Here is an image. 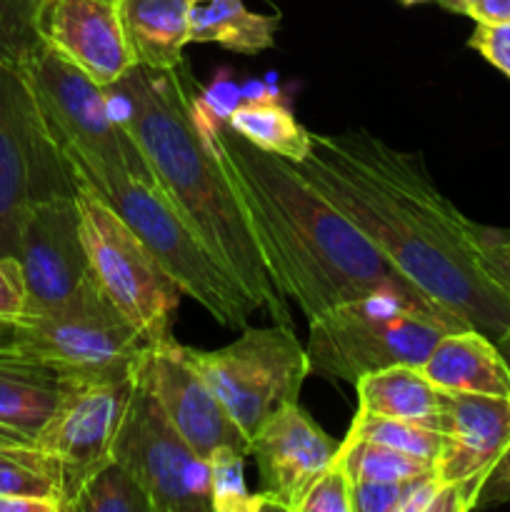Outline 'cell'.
I'll list each match as a JSON object with an SVG mask.
<instances>
[{"mask_svg": "<svg viewBox=\"0 0 510 512\" xmlns=\"http://www.w3.org/2000/svg\"><path fill=\"white\" fill-rule=\"evenodd\" d=\"M0 443H30V440L23 438V435L13 433V430L0 428Z\"/></svg>", "mask_w": 510, "mask_h": 512, "instance_id": "cell-37", "label": "cell"}, {"mask_svg": "<svg viewBox=\"0 0 510 512\" xmlns=\"http://www.w3.org/2000/svg\"><path fill=\"white\" fill-rule=\"evenodd\" d=\"M40 43L108 88L135 65L125 43L118 0H43L38 10Z\"/></svg>", "mask_w": 510, "mask_h": 512, "instance_id": "cell-17", "label": "cell"}, {"mask_svg": "<svg viewBox=\"0 0 510 512\" xmlns=\"http://www.w3.org/2000/svg\"><path fill=\"white\" fill-rule=\"evenodd\" d=\"M340 443L298 403L280 408L250 440L268 508L298 512L315 480L335 463Z\"/></svg>", "mask_w": 510, "mask_h": 512, "instance_id": "cell-16", "label": "cell"}, {"mask_svg": "<svg viewBox=\"0 0 510 512\" xmlns=\"http://www.w3.org/2000/svg\"><path fill=\"white\" fill-rule=\"evenodd\" d=\"M195 108L200 128L253 225L275 285L298 305L305 320L368 295H398L420 305H438L415 288L298 165L235 135L225 120L208 113L200 98Z\"/></svg>", "mask_w": 510, "mask_h": 512, "instance_id": "cell-2", "label": "cell"}, {"mask_svg": "<svg viewBox=\"0 0 510 512\" xmlns=\"http://www.w3.org/2000/svg\"><path fill=\"white\" fill-rule=\"evenodd\" d=\"M70 193V165L45 128L23 70L0 63V255H15L33 200Z\"/></svg>", "mask_w": 510, "mask_h": 512, "instance_id": "cell-10", "label": "cell"}, {"mask_svg": "<svg viewBox=\"0 0 510 512\" xmlns=\"http://www.w3.org/2000/svg\"><path fill=\"white\" fill-rule=\"evenodd\" d=\"M63 393L65 378L58 370L0 345V428L35 443Z\"/></svg>", "mask_w": 510, "mask_h": 512, "instance_id": "cell-19", "label": "cell"}, {"mask_svg": "<svg viewBox=\"0 0 510 512\" xmlns=\"http://www.w3.org/2000/svg\"><path fill=\"white\" fill-rule=\"evenodd\" d=\"M278 28L280 15L253 13L243 0H195L190 8V43H215L228 53H265Z\"/></svg>", "mask_w": 510, "mask_h": 512, "instance_id": "cell-22", "label": "cell"}, {"mask_svg": "<svg viewBox=\"0 0 510 512\" xmlns=\"http://www.w3.org/2000/svg\"><path fill=\"white\" fill-rule=\"evenodd\" d=\"M28 290L15 255H0V323H13L25 313Z\"/></svg>", "mask_w": 510, "mask_h": 512, "instance_id": "cell-33", "label": "cell"}, {"mask_svg": "<svg viewBox=\"0 0 510 512\" xmlns=\"http://www.w3.org/2000/svg\"><path fill=\"white\" fill-rule=\"evenodd\" d=\"M468 48L483 55L493 68L510 78V23H475L468 38Z\"/></svg>", "mask_w": 510, "mask_h": 512, "instance_id": "cell-32", "label": "cell"}, {"mask_svg": "<svg viewBox=\"0 0 510 512\" xmlns=\"http://www.w3.org/2000/svg\"><path fill=\"white\" fill-rule=\"evenodd\" d=\"M0 340H3V323H0Z\"/></svg>", "mask_w": 510, "mask_h": 512, "instance_id": "cell-39", "label": "cell"}, {"mask_svg": "<svg viewBox=\"0 0 510 512\" xmlns=\"http://www.w3.org/2000/svg\"><path fill=\"white\" fill-rule=\"evenodd\" d=\"M115 115L143 150L155 190L243 293L278 325H290L288 298L275 285L248 215L198 120V95L185 70L133 65L108 85Z\"/></svg>", "mask_w": 510, "mask_h": 512, "instance_id": "cell-3", "label": "cell"}, {"mask_svg": "<svg viewBox=\"0 0 510 512\" xmlns=\"http://www.w3.org/2000/svg\"><path fill=\"white\" fill-rule=\"evenodd\" d=\"M498 348H500V353L505 355V360H508V365H510V333L505 335V338L498 340ZM488 495H490V500L510 498V450L503 455V460L498 463V468H495L493 475H490V480H488V485H485L480 503H483Z\"/></svg>", "mask_w": 510, "mask_h": 512, "instance_id": "cell-34", "label": "cell"}, {"mask_svg": "<svg viewBox=\"0 0 510 512\" xmlns=\"http://www.w3.org/2000/svg\"><path fill=\"white\" fill-rule=\"evenodd\" d=\"M338 460L345 465L353 483L355 480H408L433 473V465L425 460L353 435H345L340 443Z\"/></svg>", "mask_w": 510, "mask_h": 512, "instance_id": "cell-27", "label": "cell"}, {"mask_svg": "<svg viewBox=\"0 0 510 512\" xmlns=\"http://www.w3.org/2000/svg\"><path fill=\"white\" fill-rule=\"evenodd\" d=\"M78 188L123 218L140 243L163 265L165 273L180 285L183 295L193 298L208 315L225 328H245L258 305L225 273L223 265L205 250V245L185 228L183 220L165 205L158 190L138 183L123 170L105 168L93 160L65 155Z\"/></svg>", "mask_w": 510, "mask_h": 512, "instance_id": "cell-4", "label": "cell"}, {"mask_svg": "<svg viewBox=\"0 0 510 512\" xmlns=\"http://www.w3.org/2000/svg\"><path fill=\"white\" fill-rule=\"evenodd\" d=\"M138 380L153 395L165 418L180 433V438L200 458L208 460L210 455L223 448L248 458L250 440L230 418L218 395L185 360L178 340L173 338L168 343L145 350L138 365Z\"/></svg>", "mask_w": 510, "mask_h": 512, "instance_id": "cell-14", "label": "cell"}, {"mask_svg": "<svg viewBox=\"0 0 510 512\" xmlns=\"http://www.w3.org/2000/svg\"><path fill=\"white\" fill-rule=\"evenodd\" d=\"M468 18L475 23H510V0H473Z\"/></svg>", "mask_w": 510, "mask_h": 512, "instance_id": "cell-35", "label": "cell"}, {"mask_svg": "<svg viewBox=\"0 0 510 512\" xmlns=\"http://www.w3.org/2000/svg\"><path fill=\"white\" fill-rule=\"evenodd\" d=\"M245 455L223 448L208 458L210 465V510L213 512H258L268 508L260 493L245 485Z\"/></svg>", "mask_w": 510, "mask_h": 512, "instance_id": "cell-28", "label": "cell"}, {"mask_svg": "<svg viewBox=\"0 0 510 512\" xmlns=\"http://www.w3.org/2000/svg\"><path fill=\"white\" fill-rule=\"evenodd\" d=\"M348 435L388 445V448L413 455V458L425 460L430 465H435L445 445V435L440 430L420 423H410V420L383 418V415H373L360 408L355 413L353 423H350Z\"/></svg>", "mask_w": 510, "mask_h": 512, "instance_id": "cell-26", "label": "cell"}, {"mask_svg": "<svg viewBox=\"0 0 510 512\" xmlns=\"http://www.w3.org/2000/svg\"><path fill=\"white\" fill-rule=\"evenodd\" d=\"M298 170L430 300L498 343L510 298L483 268L465 218L438 190L420 153L363 128L313 135Z\"/></svg>", "mask_w": 510, "mask_h": 512, "instance_id": "cell-1", "label": "cell"}, {"mask_svg": "<svg viewBox=\"0 0 510 512\" xmlns=\"http://www.w3.org/2000/svg\"><path fill=\"white\" fill-rule=\"evenodd\" d=\"M0 495L48 500L63 512V465L35 443H0Z\"/></svg>", "mask_w": 510, "mask_h": 512, "instance_id": "cell-24", "label": "cell"}, {"mask_svg": "<svg viewBox=\"0 0 510 512\" xmlns=\"http://www.w3.org/2000/svg\"><path fill=\"white\" fill-rule=\"evenodd\" d=\"M138 373L118 380H70L58 408L40 430L35 445L60 460L65 473V500L73 498L90 473L113 460L115 440L123 428Z\"/></svg>", "mask_w": 510, "mask_h": 512, "instance_id": "cell-12", "label": "cell"}, {"mask_svg": "<svg viewBox=\"0 0 510 512\" xmlns=\"http://www.w3.org/2000/svg\"><path fill=\"white\" fill-rule=\"evenodd\" d=\"M185 360L218 395L245 438L290 403H298L310 360L290 325L245 328L240 338L218 350L180 345Z\"/></svg>", "mask_w": 510, "mask_h": 512, "instance_id": "cell-9", "label": "cell"}, {"mask_svg": "<svg viewBox=\"0 0 510 512\" xmlns=\"http://www.w3.org/2000/svg\"><path fill=\"white\" fill-rule=\"evenodd\" d=\"M113 458L140 483L153 512L210 510V465L170 425L145 385H135Z\"/></svg>", "mask_w": 510, "mask_h": 512, "instance_id": "cell-11", "label": "cell"}, {"mask_svg": "<svg viewBox=\"0 0 510 512\" xmlns=\"http://www.w3.org/2000/svg\"><path fill=\"white\" fill-rule=\"evenodd\" d=\"M75 203L95 288L150 348L173 340L170 330L183 298L180 285L103 200L75 185Z\"/></svg>", "mask_w": 510, "mask_h": 512, "instance_id": "cell-8", "label": "cell"}, {"mask_svg": "<svg viewBox=\"0 0 510 512\" xmlns=\"http://www.w3.org/2000/svg\"><path fill=\"white\" fill-rule=\"evenodd\" d=\"M473 235L480 263L510 298V230H495L473 223Z\"/></svg>", "mask_w": 510, "mask_h": 512, "instance_id": "cell-31", "label": "cell"}, {"mask_svg": "<svg viewBox=\"0 0 510 512\" xmlns=\"http://www.w3.org/2000/svg\"><path fill=\"white\" fill-rule=\"evenodd\" d=\"M65 512H153V505L128 468L113 458L80 483Z\"/></svg>", "mask_w": 510, "mask_h": 512, "instance_id": "cell-25", "label": "cell"}, {"mask_svg": "<svg viewBox=\"0 0 510 512\" xmlns=\"http://www.w3.org/2000/svg\"><path fill=\"white\" fill-rule=\"evenodd\" d=\"M443 453L433 465L440 485H453L465 510L480 505L490 475L510 450V398L448 393Z\"/></svg>", "mask_w": 510, "mask_h": 512, "instance_id": "cell-15", "label": "cell"}, {"mask_svg": "<svg viewBox=\"0 0 510 512\" xmlns=\"http://www.w3.org/2000/svg\"><path fill=\"white\" fill-rule=\"evenodd\" d=\"M420 370L445 393H478L510 398V365L498 343L475 328L445 333Z\"/></svg>", "mask_w": 510, "mask_h": 512, "instance_id": "cell-18", "label": "cell"}, {"mask_svg": "<svg viewBox=\"0 0 510 512\" xmlns=\"http://www.w3.org/2000/svg\"><path fill=\"white\" fill-rule=\"evenodd\" d=\"M50 138L63 155L93 160L155 190L138 140L110 105L108 90L45 43L35 45L20 65Z\"/></svg>", "mask_w": 510, "mask_h": 512, "instance_id": "cell-7", "label": "cell"}, {"mask_svg": "<svg viewBox=\"0 0 510 512\" xmlns=\"http://www.w3.org/2000/svg\"><path fill=\"white\" fill-rule=\"evenodd\" d=\"M225 123L250 145L295 165L303 163L313 148V133L275 98L248 100L238 105Z\"/></svg>", "mask_w": 510, "mask_h": 512, "instance_id": "cell-23", "label": "cell"}, {"mask_svg": "<svg viewBox=\"0 0 510 512\" xmlns=\"http://www.w3.org/2000/svg\"><path fill=\"white\" fill-rule=\"evenodd\" d=\"M0 345L30 355L70 380L128 378L138 373L150 348L93 280L55 308L3 323Z\"/></svg>", "mask_w": 510, "mask_h": 512, "instance_id": "cell-6", "label": "cell"}, {"mask_svg": "<svg viewBox=\"0 0 510 512\" xmlns=\"http://www.w3.org/2000/svg\"><path fill=\"white\" fill-rule=\"evenodd\" d=\"M403 5H415V3H425V0H400Z\"/></svg>", "mask_w": 510, "mask_h": 512, "instance_id": "cell-38", "label": "cell"}, {"mask_svg": "<svg viewBox=\"0 0 510 512\" xmlns=\"http://www.w3.org/2000/svg\"><path fill=\"white\" fill-rule=\"evenodd\" d=\"M358 408L373 415L443 428L448 393L435 388L418 365H393L355 380Z\"/></svg>", "mask_w": 510, "mask_h": 512, "instance_id": "cell-21", "label": "cell"}, {"mask_svg": "<svg viewBox=\"0 0 510 512\" xmlns=\"http://www.w3.org/2000/svg\"><path fill=\"white\" fill-rule=\"evenodd\" d=\"M0 512H60V508L55 503H48V500L0 495Z\"/></svg>", "mask_w": 510, "mask_h": 512, "instance_id": "cell-36", "label": "cell"}, {"mask_svg": "<svg viewBox=\"0 0 510 512\" xmlns=\"http://www.w3.org/2000/svg\"><path fill=\"white\" fill-rule=\"evenodd\" d=\"M298 512H355L353 480L335 455V463L320 475L300 503Z\"/></svg>", "mask_w": 510, "mask_h": 512, "instance_id": "cell-30", "label": "cell"}, {"mask_svg": "<svg viewBox=\"0 0 510 512\" xmlns=\"http://www.w3.org/2000/svg\"><path fill=\"white\" fill-rule=\"evenodd\" d=\"M193 0H118L120 25L135 65L168 73L183 65Z\"/></svg>", "mask_w": 510, "mask_h": 512, "instance_id": "cell-20", "label": "cell"}, {"mask_svg": "<svg viewBox=\"0 0 510 512\" xmlns=\"http://www.w3.org/2000/svg\"><path fill=\"white\" fill-rule=\"evenodd\" d=\"M193 3H195V0H193Z\"/></svg>", "mask_w": 510, "mask_h": 512, "instance_id": "cell-40", "label": "cell"}, {"mask_svg": "<svg viewBox=\"0 0 510 512\" xmlns=\"http://www.w3.org/2000/svg\"><path fill=\"white\" fill-rule=\"evenodd\" d=\"M470 328L438 305L398 295H368L308 320L310 375L355 385L393 365H423L433 345L453 330Z\"/></svg>", "mask_w": 510, "mask_h": 512, "instance_id": "cell-5", "label": "cell"}, {"mask_svg": "<svg viewBox=\"0 0 510 512\" xmlns=\"http://www.w3.org/2000/svg\"><path fill=\"white\" fill-rule=\"evenodd\" d=\"M43 0H0V63L20 65L30 58L38 35V10Z\"/></svg>", "mask_w": 510, "mask_h": 512, "instance_id": "cell-29", "label": "cell"}, {"mask_svg": "<svg viewBox=\"0 0 510 512\" xmlns=\"http://www.w3.org/2000/svg\"><path fill=\"white\" fill-rule=\"evenodd\" d=\"M15 258L28 290L25 313L55 308L93 280L75 193L45 195L25 208Z\"/></svg>", "mask_w": 510, "mask_h": 512, "instance_id": "cell-13", "label": "cell"}]
</instances>
